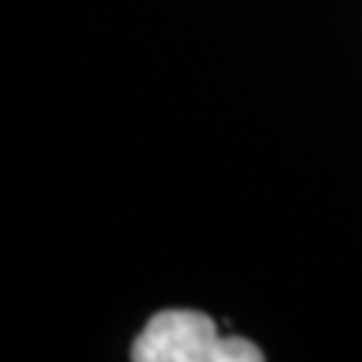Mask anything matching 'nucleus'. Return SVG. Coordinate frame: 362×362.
I'll return each instance as SVG.
<instances>
[{
  "label": "nucleus",
  "mask_w": 362,
  "mask_h": 362,
  "mask_svg": "<svg viewBox=\"0 0 362 362\" xmlns=\"http://www.w3.org/2000/svg\"><path fill=\"white\" fill-rule=\"evenodd\" d=\"M136 362H263V350L239 335H221L209 314L169 308L154 314L130 347Z\"/></svg>",
  "instance_id": "nucleus-1"
}]
</instances>
